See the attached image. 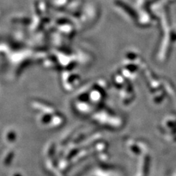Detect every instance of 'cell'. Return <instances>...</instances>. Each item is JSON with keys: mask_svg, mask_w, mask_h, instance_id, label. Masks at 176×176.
Segmentation results:
<instances>
[{"mask_svg": "<svg viewBox=\"0 0 176 176\" xmlns=\"http://www.w3.org/2000/svg\"><path fill=\"white\" fill-rule=\"evenodd\" d=\"M13 156H14L13 152H10V154H8V156H7V158L5 159V166H8V165H10V164L11 163L12 161H13Z\"/></svg>", "mask_w": 176, "mask_h": 176, "instance_id": "1", "label": "cell"}, {"mask_svg": "<svg viewBox=\"0 0 176 176\" xmlns=\"http://www.w3.org/2000/svg\"><path fill=\"white\" fill-rule=\"evenodd\" d=\"M14 176H21V175H19V174H15V175H14Z\"/></svg>", "mask_w": 176, "mask_h": 176, "instance_id": "3", "label": "cell"}, {"mask_svg": "<svg viewBox=\"0 0 176 176\" xmlns=\"http://www.w3.org/2000/svg\"><path fill=\"white\" fill-rule=\"evenodd\" d=\"M16 138V136H15V134L14 133L13 131H10L8 133V140H9V142H14V140Z\"/></svg>", "mask_w": 176, "mask_h": 176, "instance_id": "2", "label": "cell"}]
</instances>
